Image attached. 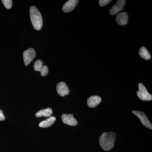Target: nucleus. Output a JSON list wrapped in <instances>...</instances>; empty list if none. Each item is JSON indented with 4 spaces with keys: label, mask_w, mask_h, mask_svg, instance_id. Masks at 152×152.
Returning <instances> with one entry per match:
<instances>
[{
    "label": "nucleus",
    "mask_w": 152,
    "mask_h": 152,
    "mask_svg": "<svg viewBox=\"0 0 152 152\" xmlns=\"http://www.w3.org/2000/svg\"><path fill=\"white\" fill-rule=\"evenodd\" d=\"M116 134L113 132H104L99 137V143L103 149L109 151L114 146Z\"/></svg>",
    "instance_id": "1"
},
{
    "label": "nucleus",
    "mask_w": 152,
    "mask_h": 152,
    "mask_svg": "<svg viewBox=\"0 0 152 152\" xmlns=\"http://www.w3.org/2000/svg\"><path fill=\"white\" fill-rule=\"evenodd\" d=\"M30 18L34 28L40 30L43 25L42 18L38 9L34 6L31 7L30 10Z\"/></svg>",
    "instance_id": "2"
},
{
    "label": "nucleus",
    "mask_w": 152,
    "mask_h": 152,
    "mask_svg": "<svg viewBox=\"0 0 152 152\" xmlns=\"http://www.w3.org/2000/svg\"><path fill=\"white\" fill-rule=\"evenodd\" d=\"M139 91L137 92V95L140 99L143 101H151L152 99V96L148 92L146 88L142 83L138 85Z\"/></svg>",
    "instance_id": "3"
},
{
    "label": "nucleus",
    "mask_w": 152,
    "mask_h": 152,
    "mask_svg": "<svg viewBox=\"0 0 152 152\" xmlns=\"http://www.w3.org/2000/svg\"><path fill=\"white\" fill-rule=\"evenodd\" d=\"M133 113L137 116L140 119L141 122L143 126L146 127L150 129H152V125L148 119L145 114L143 112L139 111L134 110L132 111Z\"/></svg>",
    "instance_id": "4"
},
{
    "label": "nucleus",
    "mask_w": 152,
    "mask_h": 152,
    "mask_svg": "<svg viewBox=\"0 0 152 152\" xmlns=\"http://www.w3.org/2000/svg\"><path fill=\"white\" fill-rule=\"evenodd\" d=\"M36 56L34 49L30 48L23 52L24 62L25 65L28 66L31 62Z\"/></svg>",
    "instance_id": "5"
},
{
    "label": "nucleus",
    "mask_w": 152,
    "mask_h": 152,
    "mask_svg": "<svg viewBox=\"0 0 152 152\" xmlns=\"http://www.w3.org/2000/svg\"><path fill=\"white\" fill-rule=\"evenodd\" d=\"M62 120L64 124L69 126H75L77 124V121L74 118L72 114H63Z\"/></svg>",
    "instance_id": "6"
},
{
    "label": "nucleus",
    "mask_w": 152,
    "mask_h": 152,
    "mask_svg": "<svg viewBox=\"0 0 152 152\" xmlns=\"http://www.w3.org/2000/svg\"><path fill=\"white\" fill-rule=\"evenodd\" d=\"M57 91L61 96H64L69 94V90L65 83L60 82L57 85Z\"/></svg>",
    "instance_id": "7"
},
{
    "label": "nucleus",
    "mask_w": 152,
    "mask_h": 152,
    "mask_svg": "<svg viewBox=\"0 0 152 152\" xmlns=\"http://www.w3.org/2000/svg\"><path fill=\"white\" fill-rule=\"evenodd\" d=\"M126 4L125 0H118L117 1L116 4L113 6L110 10V13L112 15H115L118 12L122 10L124 6Z\"/></svg>",
    "instance_id": "8"
},
{
    "label": "nucleus",
    "mask_w": 152,
    "mask_h": 152,
    "mask_svg": "<svg viewBox=\"0 0 152 152\" xmlns=\"http://www.w3.org/2000/svg\"><path fill=\"white\" fill-rule=\"evenodd\" d=\"M79 1L78 0H69L64 5L63 11L64 12L68 13L72 11L76 7Z\"/></svg>",
    "instance_id": "9"
},
{
    "label": "nucleus",
    "mask_w": 152,
    "mask_h": 152,
    "mask_svg": "<svg viewBox=\"0 0 152 152\" xmlns=\"http://www.w3.org/2000/svg\"><path fill=\"white\" fill-rule=\"evenodd\" d=\"M128 14L126 12H122L117 15L116 18V21L119 25L124 26L128 23Z\"/></svg>",
    "instance_id": "10"
},
{
    "label": "nucleus",
    "mask_w": 152,
    "mask_h": 152,
    "mask_svg": "<svg viewBox=\"0 0 152 152\" xmlns=\"http://www.w3.org/2000/svg\"><path fill=\"white\" fill-rule=\"evenodd\" d=\"M102 101L100 97L97 96H93L88 99L87 103L89 107L94 108L98 105Z\"/></svg>",
    "instance_id": "11"
},
{
    "label": "nucleus",
    "mask_w": 152,
    "mask_h": 152,
    "mask_svg": "<svg viewBox=\"0 0 152 152\" xmlns=\"http://www.w3.org/2000/svg\"><path fill=\"white\" fill-rule=\"evenodd\" d=\"M56 121V117L51 116L47 119L41 122L39 124V126L41 128H48L51 126Z\"/></svg>",
    "instance_id": "12"
},
{
    "label": "nucleus",
    "mask_w": 152,
    "mask_h": 152,
    "mask_svg": "<svg viewBox=\"0 0 152 152\" xmlns=\"http://www.w3.org/2000/svg\"><path fill=\"white\" fill-rule=\"evenodd\" d=\"M53 113L52 109L48 108L43 109L40 110L36 114V116L37 117H48L50 116Z\"/></svg>",
    "instance_id": "13"
},
{
    "label": "nucleus",
    "mask_w": 152,
    "mask_h": 152,
    "mask_svg": "<svg viewBox=\"0 0 152 152\" xmlns=\"http://www.w3.org/2000/svg\"><path fill=\"white\" fill-rule=\"evenodd\" d=\"M139 55L140 56L145 60H148L151 58V56L149 52L144 47H142L140 48Z\"/></svg>",
    "instance_id": "14"
},
{
    "label": "nucleus",
    "mask_w": 152,
    "mask_h": 152,
    "mask_svg": "<svg viewBox=\"0 0 152 152\" xmlns=\"http://www.w3.org/2000/svg\"><path fill=\"white\" fill-rule=\"evenodd\" d=\"M34 67L35 71L40 72L43 67L42 61L41 60H38L36 61L34 64Z\"/></svg>",
    "instance_id": "15"
},
{
    "label": "nucleus",
    "mask_w": 152,
    "mask_h": 152,
    "mask_svg": "<svg viewBox=\"0 0 152 152\" xmlns=\"http://www.w3.org/2000/svg\"><path fill=\"white\" fill-rule=\"evenodd\" d=\"M2 2L6 8L10 9L12 8V0H2Z\"/></svg>",
    "instance_id": "16"
},
{
    "label": "nucleus",
    "mask_w": 152,
    "mask_h": 152,
    "mask_svg": "<svg viewBox=\"0 0 152 152\" xmlns=\"http://www.w3.org/2000/svg\"><path fill=\"white\" fill-rule=\"evenodd\" d=\"M41 73V75L42 76H45L48 73L49 70L48 68L46 66H43L42 68L40 71Z\"/></svg>",
    "instance_id": "17"
},
{
    "label": "nucleus",
    "mask_w": 152,
    "mask_h": 152,
    "mask_svg": "<svg viewBox=\"0 0 152 152\" xmlns=\"http://www.w3.org/2000/svg\"><path fill=\"white\" fill-rule=\"evenodd\" d=\"M111 1H110V0H99V4L101 7H104V6H106V5L108 4Z\"/></svg>",
    "instance_id": "18"
},
{
    "label": "nucleus",
    "mask_w": 152,
    "mask_h": 152,
    "mask_svg": "<svg viewBox=\"0 0 152 152\" xmlns=\"http://www.w3.org/2000/svg\"><path fill=\"white\" fill-rule=\"evenodd\" d=\"M5 119V118L4 115L3 114L2 111L0 110V121H4Z\"/></svg>",
    "instance_id": "19"
}]
</instances>
